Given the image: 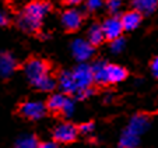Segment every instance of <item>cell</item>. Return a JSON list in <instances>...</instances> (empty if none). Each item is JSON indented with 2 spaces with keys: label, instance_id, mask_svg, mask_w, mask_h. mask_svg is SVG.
I'll return each instance as SVG.
<instances>
[{
  "label": "cell",
  "instance_id": "6da1fadb",
  "mask_svg": "<svg viewBox=\"0 0 158 148\" xmlns=\"http://www.w3.org/2000/svg\"><path fill=\"white\" fill-rule=\"evenodd\" d=\"M27 80L42 92H49L56 88L57 83L49 74V64L41 59H31L24 64Z\"/></svg>",
  "mask_w": 158,
  "mask_h": 148
},
{
  "label": "cell",
  "instance_id": "7a4b0ae2",
  "mask_svg": "<svg viewBox=\"0 0 158 148\" xmlns=\"http://www.w3.org/2000/svg\"><path fill=\"white\" fill-rule=\"evenodd\" d=\"M51 10V4L45 2H31L18 15V27L25 32H35L41 28L42 21Z\"/></svg>",
  "mask_w": 158,
  "mask_h": 148
},
{
  "label": "cell",
  "instance_id": "3957f363",
  "mask_svg": "<svg viewBox=\"0 0 158 148\" xmlns=\"http://www.w3.org/2000/svg\"><path fill=\"white\" fill-rule=\"evenodd\" d=\"M72 76H73V80H74L77 92L91 88V85H93V83H94V76H93L91 66H88L87 63H80V64L72 71ZM77 92H76V94H77Z\"/></svg>",
  "mask_w": 158,
  "mask_h": 148
},
{
  "label": "cell",
  "instance_id": "277c9868",
  "mask_svg": "<svg viewBox=\"0 0 158 148\" xmlns=\"http://www.w3.org/2000/svg\"><path fill=\"white\" fill-rule=\"evenodd\" d=\"M46 105L41 101H27L20 105V115L30 120H39L46 115Z\"/></svg>",
  "mask_w": 158,
  "mask_h": 148
},
{
  "label": "cell",
  "instance_id": "5b68a950",
  "mask_svg": "<svg viewBox=\"0 0 158 148\" xmlns=\"http://www.w3.org/2000/svg\"><path fill=\"white\" fill-rule=\"evenodd\" d=\"M78 136V129L72 123H62L56 126L53 130V140L55 142H62V144H69L73 142Z\"/></svg>",
  "mask_w": 158,
  "mask_h": 148
},
{
  "label": "cell",
  "instance_id": "8992f818",
  "mask_svg": "<svg viewBox=\"0 0 158 148\" xmlns=\"http://www.w3.org/2000/svg\"><path fill=\"white\" fill-rule=\"evenodd\" d=\"M101 28H102L105 39H108V41H110V42L120 38L122 32L125 31L122 23H120V18H118V17L106 18V20L104 21V24L101 25Z\"/></svg>",
  "mask_w": 158,
  "mask_h": 148
},
{
  "label": "cell",
  "instance_id": "52a82bcc",
  "mask_svg": "<svg viewBox=\"0 0 158 148\" xmlns=\"http://www.w3.org/2000/svg\"><path fill=\"white\" fill-rule=\"evenodd\" d=\"M72 53L76 60L84 63L94 55V46H91L85 39H76L72 42Z\"/></svg>",
  "mask_w": 158,
  "mask_h": 148
},
{
  "label": "cell",
  "instance_id": "ba28073f",
  "mask_svg": "<svg viewBox=\"0 0 158 148\" xmlns=\"http://www.w3.org/2000/svg\"><path fill=\"white\" fill-rule=\"evenodd\" d=\"M62 24L67 31L78 30L83 24V14L80 13V10L74 9V7L64 10V13L62 14Z\"/></svg>",
  "mask_w": 158,
  "mask_h": 148
},
{
  "label": "cell",
  "instance_id": "9c48e42d",
  "mask_svg": "<svg viewBox=\"0 0 158 148\" xmlns=\"http://www.w3.org/2000/svg\"><path fill=\"white\" fill-rule=\"evenodd\" d=\"M150 127V120L147 116L144 115H136L131 117V120L129 121L127 127L125 129L126 131L134 134V136L140 137V134H143L144 131H147V129Z\"/></svg>",
  "mask_w": 158,
  "mask_h": 148
},
{
  "label": "cell",
  "instance_id": "30bf717a",
  "mask_svg": "<svg viewBox=\"0 0 158 148\" xmlns=\"http://www.w3.org/2000/svg\"><path fill=\"white\" fill-rule=\"evenodd\" d=\"M15 68H17L15 57L9 52H2L0 53V77H10L15 71Z\"/></svg>",
  "mask_w": 158,
  "mask_h": 148
},
{
  "label": "cell",
  "instance_id": "8fae6325",
  "mask_svg": "<svg viewBox=\"0 0 158 148\" xmlns=\"http://www.w3.org/2000/svg\"><path fill=\"white\" fill-rule=\"evenodd\" d=\"M57 85H59L62 94L64 95H76V92H77L72 71H62L59 78H57Z\"/></svg>",
  "mask_w": 158,
  "mask_h": 148
},
{
  "label": "cell",
  "instance_id": "7c38bea8",
  "mask_svg": "<svg viewBox=\"0 0 158 148\" xmlns=\"http://www.w3.org/2000/svg\"><path fill=\"white\" fill-rule=\"evenodd\" d=\"M127 77V71L126 68L120 67L118 64H108L106 66V83L108 84H115L120 83Z\"/></svg>",
  "mask_w": 158,
  "mask_h": 148
},
{
  "label": "cell",
  "instance_id": "4fadbf2b",
  "mask_svg": "<svg viewBox=\"0 0 158 148\" xmlns=\"http://www.w3.org/2000/svg\"><path fill=\"white\" fill-rule=\"evenodd\" d=\"M120 23L123 25V30L126 31H131L134 28H137L141 23V14L137 13L136 10H129L120 18Z\"/></svg>",
  "mask_w": 158,
  "mask_h": 148
},
{
  "label": "cell",
  "instance_id": "5bb4252c",
  "mask_svg": "<svg viewBox=\"0 0 158 148\" xmlns=\"http://www.w3.org/2000/svg\"><path fill=\"white\" fill-rule=\"evenodd\" d=\"M106 66L108 63H105L104 60H98V62L91 64V70H93L94 76V83L105 85L106 83Z\"/></svg>",
  "mask_w": 158,
  "mask_h": 148
},
{
  "label": "cell",
  "instance_id": "9a60e30c",
  "mask_svg": "<svg viewBox=\"0 0 158 148\" xmlns=\"http://www.w3.org/2000/svg\"><path fill=\"white\" fill-rule=\"evenodd\" d=\"M67 98L64 94L62 92H57V94H52L51 97L48 98V101H46V109L52 110V112H60L62 113L63 110V106H64L66 101H67Z\"/></svg>",
  "mask_w": 158,
  "mask_h": 148
},
{
  "label": "cell",
  "instance_id": "2e32d148",
  "mask_svg": "<svg viewBox=\"0 0 158 148\" xmlns=\"http://www.w3.org/2000/svg\"><path fill=\"white\" fill-rule=\"evenodd\" d=\"M158 2L155 0H136L133 2V10L140 14H151L157 10Z\"/></svg>",
  "mask_w": 158,
  "mask_h": 148
},
{
  "label": "cell",
  "instance_id": "e0dca14e",
  "mask_svg": "<svg viewBox=\"0 0 158 148\" xmlns=\"http://www.w3.org/2000/svg\"><path fill=\"white\" fill-rule=\"evenodd\" d=\"M87 35H88V39H87V41H88V43L91 45V46H98V45H101L105 39L104 32H102V28H101V25H98V24L91 25Z\"/></svg>",
  "mask_w": 158,
  "mask_h": 148
},
{
  "label": "cell",
  "instance_id": "ac0fdd59",
  "mask_svg": "<svg viewBox=\"0 0 158 148\" xmlns=\"http://www.w3.org/2000/svg\"><path fill=\"white\" fill-rule=\"evenodd\" d=\"M139 142H140V137L134 136V134L125 130L119 140V147L120 148H137Z\"/></svg>",
  "mask_w": 158,
  "mask_h": 148
},
{
  "label": "cell",
  "instance_id": "d6986e66",
  "mask_svg": "<svg viewBox=\"0 0 158 148\" xmlns=\"http://www.w3.org/2000/svg\"><path fill=\"white\" fill-rule=\"evenodd\" d=\"M14 148H39V142L34 136H23L15 141Z\"/></svg>",
  "mask_w": 158,
  "mask_h": 148
},
{
  "label": "cell",
  "instance_id": "ffe728a7",
  "mask_svg": "<svg viewBox=\"0 0 158 148\" xmlns=\"http://www.w3.org/2000/svg\"><path fill=\"white\" fill-rule=\"evenodd\" d=\"M123 47H125V39H123L122 36L110 42V51L114 52V53H119V52H122Z\"/></svg>",
  "mask_w": 158,
  "mask_h": 148
},
{
  "label": "cell",
  "instance_id": "44dd1931",
  "mask_svg": "<svg viewBox=\"0 0 158 148\" xmlns=\"http://www.w3.org/2000/svg\"><path fill=\"white\" fill-rule=\"evenodd\" d=\"M74 112V102H73L72 98H67L64 106H63V110H62V115L66 116V117H70Z\"/></svg>",
  "mask_w": 158,
  "mask_h": 148
},
{
  "label": "cell",
  "instance_id": "7402d4cb",
  "mask_svg": "<svg viewBox=\"0 0 158 148\" xmlns=\"http://www.w3.org/2000/svg\"><path fill=\"white\" fill-rule=\"evenodd\" d=\"M77 129H78V131H80V133H83V134H89L91 131L94 130V123H93V121H88V123H83V125H80Z\"/></svg>",
  "mask_w": 158,
  "mask_h": 148
},
{
  "label": "cell",
  "instance_id": "603a6c76",
  "mask_svg": "<svg viewBox=\"0 0 158 148\" xmlns=\"http://www.w3.org/2000/svg\"><path fill=\"white\" fill-rule=\"evenodd\" d=\"M101 6H102V2H99V0H89L85 4L87 10H89V11H95V10H98Z\"/></svg>",
  "mask_w": 158,
  "mask_h": 148
},
{
  "label": "cell",
  "instance_id": "cb8c5ba5",
  "mask_svg": "<svg viewBox=\"0 0 158 148\" xmlns=\"http://www.w3.org/2000/svg\"><path fill=\"white\" fill-rule=\"evenodd\" d=\"M106 7L109 9L110 13H116L118 10L120 9V2H118V0H112V2H108V3H106Z\"/></svg>",
  "mask_w": 158,
  "mask_h": 148
},
{
  "label": "cell",
  "instance_id": "d4e9b609",
  "mask_svg": "<svg viewBox=\"0 0 158 148\" xmlns=\"http://www.w3.org/2000/svg\"><path fill=\"white\" fill-rule=\"evenodd\" d=\"M93 95V89L91 88H88V89H84V91H80V92H77V94L74 95L77 99H85V98H88V97H91Z\"/></svg>",
  "mask_w": 158,
  "mask_h": 148
},
{
  "label": "cell",
  "instance_id": "484cf974",
  "mask_svg": "<svg viewBox=\"0 0 158 148\" xmlns=\"http://www.w3.org/2000/svg\"><path fill=\"white\" fill-rule=\"evenodd\" d=\"M7 24H9V15L3 10H0V27H4Z\"/></svg>",
  "mask_w": 158,
  "mask_h": 148
},
{
  "label": "cell",
  "instance_id": "4316f807",
  "mask_svg": "<svg viewBox=\"0 0 158 148\" xmlns=\"http://www.w3.org/2000/svg\"><path fill=\"white\" fill-rule=\"evenodd\" d=\"M151 71H152V74H154V77L158 78V57L152 60V63H151Z\"/></svg>",
  "mask_w": 158,
  "mask_h": 148
},
{
  "label": "cell",
  "instance_id": "83f0119b",
  "mask_svg": "<svg viewBox=\"0 0 158 148\" xmlns=\"http://www.w3.org/2000/svg\"><path fill=\"white\" fill-rule=\"evenodd\" d=\"M39 148H59V145L53 141H48V142H42V144H39Z\"/></svg>",
  "mask_w": 158,
  "mask_h": 148
}]
</instances>
